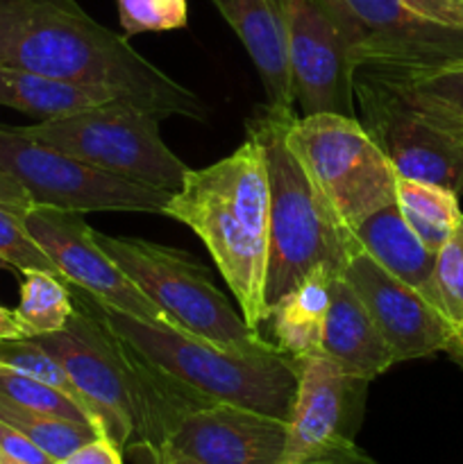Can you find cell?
Masks as SVG:
<instances>
[{
	"instance_id": "4dcf8cb0",
	"label": "cell",
	"mask_w": 463,
	"mask_h": 464,
	"mask_svg": "<svg viewBox=\"0 0 463 464\" xmlns=\"http://www.w3.org/2000/svg\"><path fill=\"white\" fill-rule=\"evenodd\" d=\"M0 453L23 464H54L48 453L41 451L27 435L0 420Z\"/></svg>"
},
{
	"instance_id": "8d00e7d4",
	"label": "cell",
	"mask_w": 463,
	"mask_h": 464,
	"mask_svg": "<svg viewBox=\"0 0 463 464\" xmlns=\"http://www.w3.org/2000/svg\"><path fill=\"white\" fill-rule=\"evenodd\" d=\"M0 464H23V462H16V460H12L9 456H5V453H0Z\"/></svg>"
},
{
	"instance_id": "7c38bea8",
	"label": "cell",
	"mask_w": 463,
	"mask_h": 464,
	"mask_svg": "<svg viewBox=\"0 0 463 464\" xmlns=\"http://www.w3.org/2000/svg\"><path fill=\"white\" fill-rule=\"evenodd\" d=\"M366 388L322 353L304 358L281 464H377L354 440Z\"/></svg>"
},
{
	"instance_id": "ffe728a7",
	"label": "cell",
	"mask_w": 463,
	"mask_h": 464,
	"mask_svg": "<svg viewBox=\"0 0 463 464\" xmlns=\"http://www.w3.org/2000/svg\"><path fill=\"white\" fill-rule=\"evenodd\" d=\"M354 236L363 252L370 254L386 272L425 295L438 308L434 290L436 254L429 252L422 240L413 234L411 227L404 222L398 204L379 208L370 218H366L361 225L354 227Z\"/></svg>"
},
{
	"instance_id": "44dd1931",
	"label": "cell",
	"mask_w": 463,
	"mask_h": 464,
	"mask_svg": "<svg viewBox=\"0 0 463 464\" xmlns=\"http://www.w3.org/2000/svg\"><path fill=\"white\" fill-rule=\"evenodd\" d=\"M112 100L121 98L109 91L91 89L75 82L0 66V107L16 109L39 121L73 116Z\"/></svg>"
},
{
	"instance_id": "603a6c76",
	"label": "cell",
	"mask_w": 463,
	"mask_h": 464,
	"mask_svg": "<svg viewBox=\"0 0 463 464\" xmlns=\"http://www.w3.org/2000/svg\"><path fill=\"white\" fill-rule=\"evenodd\" d=\"M32 204L34 202L27 190L14 177L0 170V261L7 263L9 270H45L62 276L53 258L27 231L25 213Z\"/></svg>"
},
{
	"instance_id": "4fadbf2b",
	"label": "cell",
	"mask_w": 463,
	"mask_h": 464,
	"mask_svg": "<svg viewBox=\"0 0 463 464\" xmlns=\"http://www.w3.org/2000/svg\"><path fill=\"white\" fill-rule=\"evenodd\" d=\"M25 227L32 238L53 258L64 279L104 306L121 311L150 324L180 329L171 315L150 302L134 281L100 247L95 231L80 213L32 204L25 213Z\"/></svg>"
},
{
	"instance_id": "5b68a950",
	"label": "cell",
	"mask_w": 463,
	"mask_h": 464,
	"mask_svg": "<svg viewBox=\"0 0 463 464\" xmlns=\"http://www.w3.org/2000/svg\"><path fill=\"white\" fill-rule=\"evenodd\" d=\"M284 125L286 118L272 116L266 109L248 121V134L263 148L271 184L266 306L318 267H331L343 275L350 256L361 247L354 231L331 211L307 168L289 148Z\"/></svg>"
},
{
	"instance_id": "1f68e13d",
	"label": "cell",
	"mask_w": 463,
	"mask_h": 464,
	"mask_svg": "<svg viewBox=\"0 0 463 464\" xmlns=\"http://www.w3.org/2000/svg\"><path fill=\"white\" fill-rule=\"evenodd\" d=\"M402 3L420 18L463 30V0H402Z\"/></svg>"
},
{
	"instance_id": "277c9868",
	"label": "cell",
	"mask_w": 463,
	"mask_h": 464,
	"mask_svg": "<svg viewBox=\"0 0 463 464\" xmlns=\"http://www.w3.org/2000/svg\"><path fill=\"white\" fill-rule=\"evenodd\" d=\"M94 302L98 315L153 365L198 390L213 403H230L291 421L302 362L281 352L234 353L193 334L150 324Z\"/></svg>"
},
{
	"instance_id": "cb8c5ba5",
	"label": "cell",
	"mask_w": 463,
	"mask_h": 464,
	"mask_svg": "<svg viewBox=\"0 0 463 464\" xmlns=\"http://www.w3.org/2000/svg\"><path fill=\"white\" fill-rule=\"evenodd\" d=\"M73 311L75 304L66 279L45 270L23 272L21 299L14 313L25 331V338L62 331Z\"/></svg>"
},
{
	"instance_id": "5bb4252c",
	"label": "cell",
	"mask_w": 463,
	"mask_h": 464,
	"mask_svg": "<svg viewBox=\"0 0 463 464\" xmlns=\"http://www.w3.org/2000/svg\"><path fill=\"white\" fill-rule=\"evenodd\" d=\"M289 41L291 86L302 116L339 113L357 118L354 59L320 0H281Z\"/></svg>"
},
{
	"instance_id": "9c48e42d",
	"label": "cell",
	"mask_w": 463,
	"mask_h": 464,
	"mask_svg": "<svg viewBox=\"0 0 463 464\" xmlns=\"http://www.w3.org/2000/svg\"><path fill=\"white\" fill-rule=\"evenodd\" d=\"M286 143L307 168L339 220L354 231L379 208L395 204L398 172L359 118L339 113L289 116Z\"/></svg>"
},
{
	"instance_id": "4316f807",
	"label": "cell",
	"mask_w": 463,
	"mask_h": 464,
	"mask_svg": "<svg viewBox=\"0 0 463 464\" xmlns=\"http://www.w3.org/2000/svg\"><path fill=\"white\" fill-rule=\"evenodd\" d=\"M0 397L16 403V406L27 408V411L32 412H41V415H54V417H64V420L91 424L86 412L82 411L71 397H66V394L59 392V390L50 388V385L41 383V381L30 379V376L25 374H18V372L9 370V367L5 365H0Z\"/></svg>"
},
{
	"instance_id": "7402d4cb",
	"label": "cell",
	"mask_w": 463,
	"mask_h": 464,
	"mask_svg": "<svg viewBox=\"0 0 463 464\" xmlns=\"http://www.w3.org/2000/svg\"><path fill=\"white\" fill-rule=\"evenodd\" d=\"M395 204L404 222L429 252H438L463 225L458 195L429 181L399 177L395 181Z\"/></svg>"
},
{
	"instance_id": "7a4b0ae2",
	"label": "cell",
	"mask_w": 463,
	"mask_h": 464,
	"mask_svg": "<svg viewBox=\"0 0 463 464\" xmlns=\"http://www.w3.org/2000/svg\"><path fill=\"white\" fill-rule=\"evenodd\" d=\"M71 293L75 311L66 326L34 340L68 372L103 438L121 451L136 442L166 444L191 411L213 403L136 352L84 290L71 285Z\"/></svg>"
},
{
	"instance_id": "2e32d148",
	"label": "cell",
	"mask_w": 463,
	"mask_h": 464,
	"mask_svg": "<svg viewBox=\"0 0 463 464\" xmlns=\"http://www.w3.org/2000/svg\"><path fill=\"white\" fill-rule=\"evenodd\" d=\"M289 421L230 403L195 408L177 424L166 447L202 464H281Z\"/></svg>"
},
{
	"instance_id": "e575fe53",
	"label": "cell",
	"mask_w": 463,
	"mask_h": 464,
	"mask_svg": "<svg viewBox=\"0 0 463 464\" xmlns=\"http://www.w3.org/2000/svg\"><path fill=\"white\" fill-rule=\"evenodd\" d=\"M18 338H25V331H23L16 313L0 306V343H5V340H18Z\"/></svg>"
},
{
	"instance_id": "d590c367",
	"label": "cell",
	"mask_w": 463,
	"mask_h": 464,
	"mask_svg": "<svg viewBox=\"0 0 463 464\" xmlns=\"http://www.w3.org/2000/svg\"><path fill=\"white\" fill-rule=\"evenodd\" d=\"M445 353H448L457 365L463 367V324L454 329L452 338H449L448 347H445Z\"/></svg>"
},
{
	"instance_id": "d6986e66",
	"label": "cell",
	"mask_w": 463,
	"mask_h": 464,
	"mask_svg": "<svg viewBox=\"0 0 463 464\" xmlns=\"http://www.w3.org/2000/svg\"><path fill=\"white\" fill-rule=\"evenodd\" d=\"M336 276H340V272L318 267L268 306L263 326H268L271 343L281 353L300 362L320 353L331 284Z\"/></svg>"
},
{
	"instance_id": "9a60e30c",
	"label": "cell",
	"mask_w": 463,
	"mask_h": 464,
	"mask_svg": "<svg viewBox=\"0 0 463 464\" xmlns=\"http://www.w3.org/2000/svg\"><path fill=\"white\" fill-rule=\"evenodd\" d=\"M343 279L370 313L395 362L445 352L454 326L425 295L395 279L361 247L350 256Z\"/></svg>"
},
{
	"instance_id": "6da1fadb",
	"label": "cell",
	"mask_w": 463,
	"mask_h": 464,
	"mask_svg": "<svg viewBox=\"0 0 463 464\" xmlns=\"http://www.w3.org/2000/svg\"><path fill=\"white\" fill-rule=\"evenodd\" d=\"M0 66L109 91L159 121L207 118L193 91L148 62L125 36L100 25L75 0H0Z\"/></svg>"
},
{
	"instance_id": "ba28073f",
	"label": "cell",
	"mask_w": 463,
	"mask_h": 464,
	"mask_svg": "<svg viewBox=\"0 0 463 464\" xmlns=\"http://www.w3.org/2000/svg\"><path fill=\"white\" fill-rule=\"evenodd\" d=\"M16 130L89 166L166 193H175L189 172V166L163 143L159 118L125 100Z\"/></svg>"
},
{
	"instance_id": "d4e9b609",
	"label": "cell",
	"mask_w": 463,
	"mask_h": 464,
	"mask_svg": "<svg viewBox=\"0 0 463 464\" xmlns=\"http://www.w3.org/2000/svg\"><path fill=\"white\" fill-rule=\"evenodd\" d=\"M0 420L5 424L14 426L16 430H21L23 435H27L54 462L68 458L73 451L89 444L91 440L103 438L94 426L84 424V421H73L64 420V417L32 412L3 397H0Z\"/></svg>"
},
{
	"instance_id": "52a82bcc",
	"label": "cell",
	"mask_w": 463,
	"mask_h": 464,
	"mask_svg": "<svg viewBox=\"0 0 463 464\" xmlns=\"http://www.w3.org/2000/svg\"><path fill=\"white\" fill-rule=\"evenodd\" d=\"M100 247L136 284V288L162 306L186 334H193L225 352H280L261 334L245 324L241 311L213 284L207 266L184 249L166 247L145 238L104 236L95 231Z\"/></svg>"
},
{
	"instance_id": "ac0fdd59",
	"label": "cell",
	"mask_w": 463,
	"mask_h": 464,
	"mask_svg": "<svg viewBox=\"0 0 463 464\" xmlns=\"http://www.w3.org/2000/svg\"><path fill=\"white\" fill-rule=\"evenodd\" d=\"M322 356L334 361L350 376L375 381L395 365L389 344L381 338L370 313L352 290V285L336 276L331 284L330 311L322 331Z\"/></svg>"
},
{
	"instance_id": "8fae6325",
	"label": "cell",
	"mask_w": 463,
	"mask_h": 464,
	"mask_svg": "<svg viewBox=\"0 0 463 464\" xmlns=\"http://www.w3.org/2000/svg\"><path fill=\"white\" fill-rule=\"evenodd\" d=\"M334 16L354 66L427 72L463 62V30L413 14L402 0H320Z\"/></svg>"
},
{
	"instance_id": "f1b7e54d",
	"label": "cell",
	"mask_w": 463,
	"mask_h": 464,
	"mask_svg": "<svg viewBox=\"0 0 463 464\" xmlns=\"http://www.w3.org/2000/svg\"><path fill=\"white\" fill-rule=\"evenodd\" d=\"M118 21L125 34L182 30L189 23L186 0H116Z\"/></svg>"
},
{
	"instance_id": "e0dca14e",
	"label": "cell",
	"mask_w": 463,
	"mask_h": 464,
	"mask_svg": "<svg viewBox=\"0 0 463 464\" xmlns=\"http://www.w3.org/2000/svg\"><path fill=\"white\" fill-rule=\"evenodd\" d=\"M241 44L248 50L263 91L266 111L272 116H293V86L289 68V41L281 0H212Z\"/></svg>"
},
{
	"instance_id": "836d02e7",
	"label": "cell",
	"mask_w": 463,
	"mask_h": 464,
	"mask_svg": "<svg viewBox=\"0 0 463 464\" xmlns=\"http://www.w3.org/2000/svg\"><path fill=\"white\" fill-rule=\"evenodd\" d=\"M54 464H123V451L107 438H95Z\"/></svg>"
},
{
	"instance_id": "484cf974",
	"label": "cell",
	"mask_w": 463,
	"mask_h": 464,
	"mask_svg": "<svg viewBox=\"0 0 463 464\" xmlns=\"http://www.w3.org/2000/svg\"><path fill=\"white\" fill-rule=\"evenodd\" d=\"M0 365L18 372V374L30 376V379L41 381V383L50 385V388L59 390V392H64L66 397H71L73 401L86 412L91 424H94V417H91L89 406H86L84 397H82L80 390H77L75 383L71 381L68 372L64 370L62 362H59L54 356H50V353L45 352L34 338H18V340H5V343H0Z\"/></svg>"
},
{
	"instance_id": "8992f818",
	"label": "cell",
	"mask_w": 463,
	"mask_h": 464,
	"mask_svg": "<svg viewBox=\"0 0 463 464\" xmlns=\"http://www.w3.org/2000/svg\"><path fill=\"white\" fill-rule=\"evenodd\" d=\"M354 104L399 177L463 193V109L375 66L354 68Z\"/></svg>"
},
{
	"instance_id": "83f0119b",
	"label": "cell",
	"mask_w": 463,
	"mask_h": 464,
	"mask_svg": "<svg viewBox=\"0 0 463 464\" xmlns=\"http://www.w3.org/2000/svg\"><path fill=\"white\" fill-rule=\"evenodd\" d=\"M436 302L452 326L463 324V225L436 252Z\"/></svg>"
},
{
	"instance_id": "f546056e",
	"label": "cell",
	"mask_w": 463,
	"mask_h": 464,
	"mask_svg": "<svg viewBox=\"0 0 463 464\" xmlns=\"http://www.w3.org/2000/svg\"><path fill=\"white\" fill-rule=\"evenodd\" d=\"M381 71H386V68H381ZM386 72H393V75L402 77V80L411 82V84L422 86V89L431 91V93H438L440 98L449 100V102L457 104L458 109H463V62L448 63V66L434 68V71L427 72H411V75H409V72L395 71Z\"/></svg>"
},
{
	"instance_id": "3957f363",
	"label": "cell",
	"mask_w": 463,
	"mask_h": 464,
	"mask_svg": "<svg viewBox=\"0 0 463 464\" xmlns=\"http://www.w3.org/2000/svg\"><path fill=\"white\" fill-rule=\"evenodd\" d=\"M163 216L189 227L230 285L245 324L261 334L271 254V184L252 134L230 157L184 175Z\"/></svg>"
},
{
	"instance_id": "30bf717a",
	"label": "cell",
	"mask_w": 463,
	"mask_h": 464,
	"mask_svg": "<svg viewBox=\"0 0 463 464\" xmlns=\"http://www.w3.org/2000/svg\"><path fill=\"white\" fill-rule=\"evenodd\" d=\"M0 170L18 181L39 207L71 213H153L163 216L172 193L136 184L75 157L0 127Z\"/></svg>"
},
{
	"instance_id": "74e56055",
	"label": "cell",
	"mask_w": 463,
	"mask_h": 464,
	"mask_svg": "<svg viewBox=\"0 0 463 464\" xmlns=\"http://www.w3.org/2000/svg\"><path fill=\"white\" fill-rule=\"evenodd\" d=\"M3 267H5V270H9V267H7V263H5V261H0V270H3Z\"/></svg>"
},
{
	"instance_id": "d6a6232c",
	"label": "cell",
	"mask_w": 463,
	"mask_h": 464,
	"mask_svg": "<svg viewBox=\"0 0 463 464\" xmlns=\"http://www.w3.org/2000/svg\"><path fill=\"white\" fill-rule=\"evenodd\" d=\"M123 456L130 458L134 464H202L193 458L184 456L180 451H172L166 444H148L136 442L123 451Z\"/></svg>"
}]
</instances>
